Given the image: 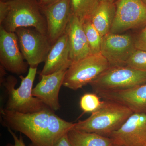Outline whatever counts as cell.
<instances>
[{"label":"cell","mask_w":146,"mask_h":146,"mask_svg":"<svg viewBox=\"0 0 146 146\" xmlns=\"http://www.w3.org/2000/svg\"><path fill=\"white\" fill-rule=\"evenodd\" d=\"M6 3V12L0 27L9 32H15L20 28H33L47 35L46 21L37 0H12Z\"/></svg>","instance_id":"3"},{"label":"cell","mask_w":146,"mask_h":146,"mask_svg":"<svg viewBox=\"0 0 146 146\" xmlns=\"http://www.w3.org/2000/svg\"><path fill=\"white\" fill-rule=\"evenodd\" d=\"M15 32L0 27V63L7 71L18 75L26 73L29 65L25 61Z\"/></svg>","instance_id":"10"},{"label":"cell","mask_w":146,"mask_h":146,"mask_svg":"<svg viewBox=\"0 0 146 146\" xmlns=\"http://www.w3.org/2000/svg\"><path fill=\"white\" fill-rule=\"evenodd\" d=\"M83 26L91 54L100 53L102 36L94 26L91 20L84 22Z\"/></svg>","instance_id":"20"},{"label":"cell","mask_w":146,"mask_h":146,"mask_svg":"<svg viewBox=\"0 0 146 146\" xmlns=\"http://www.w3.org/2000/svg\"><path fill=\"white\" fill-rule=\"evenodd\" d=\"M115 0H100V1H108L110 2L114 3Z\"/></svg>","instance_id":"27"},{"label":"cell","mask_w":146,"mask_h":146,"mask_svg":"<svg viewBox=\"0 0 146 146\" xmlns=\"http://www.w3.org/2000/svg\"><path fill=\"white\" fill-rule=\"evenodd\" d=\"M71 146H113L110 137L72 129L68 133Z\"/></svg>","instance_id":"18"},{"label":"cell","mask_w":146,"mask_h":146,"mask_svg":"<svg viewBox=\"0 0 146 146\" xmlns=\"http://www.w3.org/2000/svg\"><path fill=\"white\" fill-rule=\"evenodd\" d=\"M2 1H12V0H2Z\"/></svg>","instance_id":"29"},{"label":"cell","mask_w":146,"mask_h":146,"mask_svg":"<svg viewBox=\"0 0 146 146\" xmlns=\"http://www.w3.org/2000/svg\"><path fill=\"white\" fill-rule=\"evenodd\" d=\"M133 39L136 49L146 51V26L133 36Z\"/></svg>","instance_id":"23"},{"label":"cell","mask_w":146,"mask_h":146,"mask_svg":"<svg viewBox=\"0 0 146 146\" xmlns=\"http://www.w3.org/2000/svg\"><path fill=\"white\" fill-rule=\"evenodd\" d=\"M100 97L96 94L86 93L82 96L80 100V105L84 112L93 113L98 110L103 103L104 101L100 100Z\"/></svg>","instance_id":"21"},{"label":"cell","mask_w":146,"mask_h":146,"mask_svg":"<svg viewBox=\"0 0 146 146\" xmlns=\"http://www.w3.org/2000/svg\"><path fill=\"white\" fill-rule=\"evenodd\" d=\"M100 0H71V10L82 23L91 20Z\"/></svg>","instance_id":"19"},{"label":"cell","mask_w":146,"mask_h":146,"mask_svg":"<svg viewBox=\"0 0 146 146\" xmlns=\"http://www.w3.org/2000/svg\"><path fill=\"white\" fill-rule=\"evenodd\" d=\"M109 137L115 145L146 146V113H133Z\"/></svg>","instance_id":"12"},{"label":"cell","mask_w":146,"mask_h":146,"mask_svg":"<svg viewBox=\"0 0 146 146\" xmlns=\"http://www.w3.org/2000/svg\"><path fill=\"white\" fill-rule=\"evenodd\" d=\"M66 32L69 39L70 58L72 63L92 54L84 29L83 23L72 13Z\"/></svg>","instance_id":"16"},{"label":"cell","mask_w":146,"mask_h":146,"mask_svg":"<svg viewBox=\"0 0 146 146\" xmlns=\"http://www.w3.org/2000/svg\"><path fill=\"white\" fill-rule=\"evenodd\" d=\"M136 50L133 36L130 35L110 32L102 36L100 54L110 67L126 66Z\"/></svg>","instance_id":"9"},{"label":"cell","mask_w":146,"mask_h":146,"mask_svg":"<svg viewBox=\"0 0 146 146\" xmlns=\"http://www.w3.org/2000/svg\"><path fill=\"white\" fill-rule=\"evenodd\" d=\"M72 64L69 39L65 32L52 46L40 76L67 70Z\"/></svg>","instance_id":"15"},{"label":"cell","mask_w":146,"mask_h":146,"mask_svg":"<svg viewBox=\"0 0 146 146\" xmlns=\"http://www.w3.org/2000/svg\"><path fill=\"white\" fill-rule=\"evenodd\" d=\"M54 146H71L68 139V133L61 137Z\"/></svg>","instance_id":"25"},{"label":"cell","mask_w":146,"mask_h":146,"mask_svg":"<svg viewBox=\"0 0 146 146\" xmlns=\"http://www.w3.org/2000/svg\"><path fill=\"white\" fill-rule=\"evenodd\" d=\"M36 72L37 68L29 67L25 77L22 75L19 76L21 83L16 89L14 88L17 80L13 76H9L6 79L1 80L8 94L5 109L23 113H32L48 108L40 100L33 96V86Z\"/></svg>","instance_id":"4"},{"label":"cell","mask_w":146,"mask_h":146,"mask_svg":"<svg viewBox=\"0 0 146 146\" xmlns=\"http://www.w3.org/2000/svg\"><path fill=\"white\" fill-rule=\"evenodd\" d=\"M146 83V71L127 66L110 67L90 84L96 94L125 90Z\"/></svg>","instance_id":"5"},{"label":"cell","mask_w":146,"mask_h":146,"mask_svg":"<svg viewBox=\"0 0 146 146\" xmlns=\"http://www.w3.org/2000/svg\"><path fill=\"white\" fill-rule=\"evenodd\" d=\"M113 146H122L119 145H115V144H114V145H113Z\"/></svg>","instance_id":"28"},{"label":"cell","mask_w":146,"mask_h":146,"mask_svg":"<svg viewBox=\"0 0 146 146\" xmlns=\"http://www.w3.org/2000/svg\"><path fill=\"white\" fill-rule=\"evenodd\" d=\"M71 0H58L41 7L46 21L47 35L52 45L66 32L72 15Z\"/></svg>","instance_id":"11"},{"label":"cell","mask_w":146,"mask_h":146,"mask_svg":"<svg viewBox=\"0 0 146 146\" xmlns=\"http://www.w3.org/2000/svg\"><path fill=\"white\" fill-rule=\"evenodd\" d=\"M67 70L40 76L41 80L33 89V96L40 100L53 111H58L60 109L58 95Z\"/></svg>","instance_id":"13"},{"label":"cell","mask_w":146,"mask_h":146,"mask_svg":"<svg viewBox=\"0 0 146 146\" xmlns=\"http://www.w3.org/2000/svg\"><path fill=\"white\" fill-rule=\"evenodd\" d=\"M143 1L146 4V0H143Z\"/></svg>","instance_id":"30"},{"label":"cell","mask_w":146,"mask_h":146,"mask_svg":"<svg viewBox=\"0 0 146 146\" xmlns=\"http://www.w3.org/2000/svg\"><path fill=\"white\" fill-rule=\"evenodd\" d=\"M115 3L100 1L91 18V21L102 36L109 33L115 19Z\"/></svg>","instance_id":"17"},{"label":"cell","mask_w":146,"mask_h":146,"mask_svg":"<svg viewBox=\"0 0 146 146\" xmlns=\"http://www.w3.org/2000/svg\"><path fill=\"white\" fill-rule=\"evenodd\" d=\"M0 114L3 125L25 135L31 146H54L74 125L59 117L49 108L32 113L1 108Z\"/></svg>","instance_id":"1"},{"label":"cell","mask_w":146,"mask_h":146,"mask_svg":"<svg viewBox=\"0 0 146 146\" xmlns=\"http://www.w3.org/2000/svg\"><path fill=\"white\" fill-rule=\"evenodd\" d=\"M110 33L121 34L146 26V4L143 0H117Z\"/></svg>","instance_id":"8"},{"label":"cell","mask_w":146,"mask_h":146,"mask_svg":"<svg viewBox=\"0 0 146 146\" xmlns=\"http://www.w3.org/2000/svg\"><path fill=\"white\" fill-rule=\"evenodd\" d=\"M9 133L13 137V141H14V145L12 144H8L5 146H26L25 144L24 143L23 140L22 136H20V137L18 138V136H16V134L13 132L12 129L10 128H7Z\"/></svg>","instance_id":"24"},{"label":"cell","mask_w":146,"mask_h":146,"mask_svg":"<svg viewBox=\"0 0 146 146\" xmlns=\"http://www.w3.org/2000/svg\"><path fill=\"white\" fill-rule=\"evenodd\" d=\"M58 0H39V4L41 7L50 4Z\"/></svg>","instance_id":"26"},{"label":"cell","mask_w":146,"mask_h":146,"mask_svg":"<svg viewBox=\"0 0 146 146\" xmlns=\"http://www.w3.org/2000/svg\"><path fill=\"white\" fill-rule=\"evenodd\" d=\"M15 33L21 52L30 67L37 68L45 62L52 46L46 35L30 27L20 28Z\"/></svg>","instance_id":"7"},{"label":"cell","mask_w":146,"mask_h":146,"mask_svg":"<svg viewBox=\"0 0 146 146\" xmlns=\"http://www.w3.org/2000/svg\"><path fill=\"white\" fill-rule=\"evenodd\" d=\"M110 67L100 53L91 54L72 63L65 74L63 86L77 90L90 84Z\"/></svg>","instance_id":"6"},{"label":"cell","mask_w":146,"mask_h":146,"mask_svg":"<svg viewBox=\"0 0 146 146\" xmlns=\"http://www.w3.org/2000/svg\"><path fill=\"white\" fill-rule=\"evenodd\" d=\"M126 65L136 70L146 71V51L135 50L127 60Z\"/></svg>","instance_id":"22"},{"label":"cell","mask_w":146,"mask_h":146,"mask_svg":"<svg viewBox=\"0 0 146 146\" xmlns=\"http://www.w3.org/2000/svg\"><path fill=\"white\" fill-rule=\"evenodd\" d=\"M96 94L104 100L125 106L133 113H146V83L125 90L101 91Z\"/></svg>","instance_id":"14"},{"label":"cell","mask_w":146,"mask_h":146,"mask_svg":"<svg viewBox=\"0 0 146 146\" xmlns=\"http://www.w3.org/2000/svg\"><path fill=\"white\" fill-rule=\"evenodd\" d=\"M133 112L125 106L108 100L89 118L74 123L73 129L109 137L118 130Z\"/></svg>","instance_id":"2"}]
</instances>
